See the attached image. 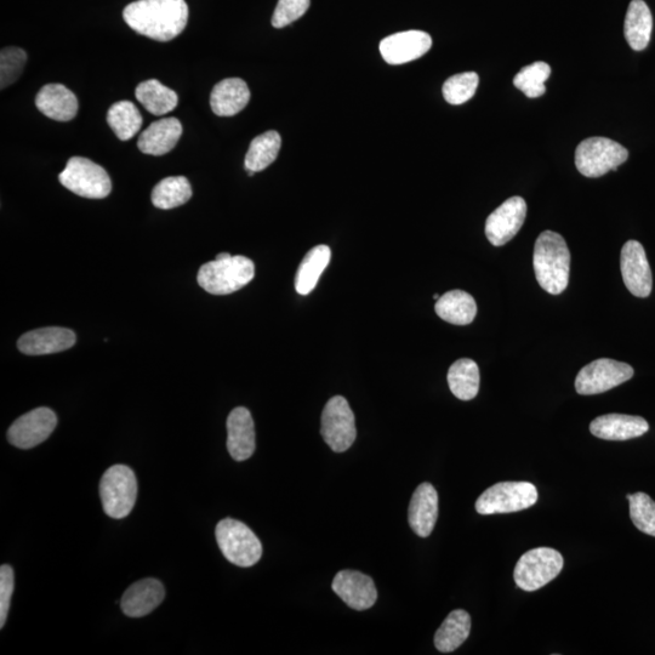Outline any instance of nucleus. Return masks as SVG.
I'll return each mask as SVG.
<instances>
[{"instance_id": "nucleus-1", "label": "nucleus", "mask_w": 655, "mask_h": 655, "mask_svg": "<svg viewBox=\"0 0 655 655\" xmlns=\"http://www.w3.org/2000/svg\"><path fill=\"white\" fill-rule=\"evenodd\" d=\"M123 19L141 36L170 42L185 30L189 7L185 0H138L124 9Z\"/></svg>"}, {"instance_id": "nucleus-2", "label": "nucleus", "mask_w": 655, "mask_h": 655, "mask_svg": "<svg viewBox=\"0 0 655 655\" xmlns=\"http://www.w3.org/2000/svg\"><path fill=\"white\" fill-rule=\"evenodd\" d=\"M533 264L539 286L552 295L568 287L571 253L565 238L554 231H544L535 242Z\"/></svg>"}, {"instance_id": "nucleus-3", "label": "nucleus", "mask_w": 655, "mask_h": 655, "mask_svg": "<svg viewBox=\"0 0 655 655\" xmlns=\"http://www.w3.org/2000/svg\"><path fill=\"white\" fill-rule=\"evenodd\" d=\"M254 262L246 256H230L224 260L208 262L199 269L197 281L205 292L227 295L238 292L253 281Z\"/></svg>"}, {"instance_id": "nucleus-4", "label": "nucleus", "mask_w": 655, "mask_h": 655, "mask_svg": "<svg viewBox=\"0 0 655 655\" xmlns=\"http://www.w3.org/2000/svg\"><path fill=\"white\" fill-rule=\"evenodd\" d=\"M216 541L226 560L238 567H252L260 561L262 545L247 524L225 518L215 529Z\"/></svg>"}, {"instance_id": "nucleus-5", "label": "nucleus", "mask_w": 655, "mask_h": 655, "mask_svg": "<svg viewBox=\"0 0 655 655\" xmlns=\"http://www.w3.org/2000/svg\"><path fill=\"white\" fill-rule=\"evenodd\" d=\"M100 498L107 516L115 520L127 517L138 498V480L134 471L125 465L111 466L101 478Z\"/></svg>"}, {"instance_id": "nucleus-6", "label": "nucleus", "mask_w": 655, "mask_h": 655, "mask_svg": "<svg viewBox=\"0 0 655 655\" xmlns=\"http://www.w3.org/2000/svg\"><path fill=\"white\" fill-rule=\"evenodd\" d=\"M538 491L529 482H500L488 488L476 501L480 515L511 514L523 511L537 503Z\"/></svg>"}, {"instance_id": "nucleus-7", "label": "nucleus", "mask_w": 655, "mask_h": 655, "mask_svg": "<svg viewBox=\"0 0 655 655\" xmlns=\"http://www.w3.org/2000/svg\"><path fill=\"white\" fill-rule=\"evenodd\" d=\"M629 152L607 138H590L580 142L575 151V165L586 178H600L626 162Z\"/></svg>"}, {"instance_id": "nucleus-8", "label": "nucleus", "mask_w": 655, "mask_h": 655, "mask_svg": "<svg viewBox=\"0 0 655 655\" xmlns=\"http://www.w3.org/2000/svg\"><path fill=\"white\" fill-rule=\"evenodd\" d=\"M565 561L560 552L537 548L523 554L517 562L514 578L518 588L532 592L548 585L561 573Z\"/></svg>"}, {"instance_id": "nucleus-9", "label": "nucleus", "mask_w": 655, "mask_h": 655, "mask_svg": "<svg viewBox=\"0 0 655 655\" xmlns=\"http://www.w3.org/2000/svg\"><path fill=\"white\" fill-rule=\"evenodd\" d=\"M59 180L67 190L84 198L102 199L112 191L110 175L88 158L72 157L59 175Z\"/></svg>"}, {"instance_id": "nucleus-10", "label": "nucleus", "mask_w": 655, "mask_h": 655, "mask_svg": "<svg viewBox=\"0 0 655 655\" xmlns=\"http://www.w3.org/2000/svg\"><path fill=\"white\" fill-rule=\"evenodd\" d=\"M321 434L324 442L335 453L346 452L356 441L357 430L355 414L346 398H330L323 409Z\"/></svg>"}, {"instance_id": "nucleus-11", "label": "nucleus", "mask_w": 655, "mask_h": 655, "mask_svg": "<svg viewBox=\"0 0 655 655\" xmlns=\"http://www.w3.org/2000/svg\"><path fill=\"white\" fill-rule=\"evenodd\" d=\"M632 377L634 369L629 364L601 358L580 370L575 379V390L583 396L598 395L626 383Z\"/></svg>"}, {"instance_id": "nucleus-12", "label": "nucleus", "mask_w": 655, "mask_h": 655, "mask_svg": "<svg viewBox=\"0 0 655 655\" xmlns=\"http://www.w3.org/2000/svg\"><path fill=\"white\" fill-rule=\"evenodd\" d=\"M58 425V418L50 408H37L22 415L10 426L8 441L16 448L31 449L47 441Z\"/></svg>"}, {"instance_id": "nucleus-13", "label": "nucleus", "mask_w": 655, "mask_h": 655, "mask_svg": "<svg viewBox=\"0 0 655 655\" xmlns=\"http://www.w3.org/2000/svg\"><path fill=\"white\" fill-rule=\"evenodd\" d=\"M527 204L522 197H511L488 216L486 236L494 247H501L514 238L526 220Z\"/></svg>"}, {"instance_id": "nucleus-14", "label": "nucleus", "mask_w": 655, "mask_h": 655, "mask_svg": "<svg viewBox=\"0 0 655 655\" xmlns=\"http://www.w3.org/2000/svg\"><path fill=\"white\" fill-rule=\"evenodd\" d=\"M620 267L626 288L637 298H647L651 295L653 278L651 266L646 250L637 241H628L624 244L620 255Z\"/></svg>"}, {"instance_id": "nucleus-15", "label": "nucleus", "mask_w": 655, "mask_h": 655, "mask_svg": "<svg viewBox=\"0 0 655 655\" xmlns=\"http://www.w3.org/2000/svg\"><path fill=\"white\" fill-rule=\"evenodd\" d=\"M431 47L430 34L423 31H406L383 39L379 49L387 64L403 65L423 58Z\"/></svg>"}, {"instance_id": "nucleus-16", "label": "nucleus", "mask_w": 655, "mask_h": 655, "mask_svg": "<svg viewBox=\"0 0 655 655\" xmlns=\"http://www.w3.org/2000/svg\"><path fill=\"white\" fill-rule=\"evenodd\" d=\"M332 588L347 606L356 611H366L378 600L374 580L366 574L350 569L335 575Z\"/></svg>"}, {"instance_id": "nucleus-17", "label": "nucleus", "mask_w": 655, "mask_h": 655, "mask_svg": "<svg viewBox=\"0 0 655 655\" xmlns=\"http://www.w3.org/2000/svg\"><path fill=\"white\" fill-rule=\"evenodd\" d=\"M76 344V334L71 329L48 327L32 330L17 341L19 350L27 356L51 355L70 350Z\"/></svg>"}, {"instance_id": "nucleus-18", "label": "nucleus", "mask_w": 655, "mask_h": 655, "mask_svg": "<svg viewBox=\"0 0 655 655\" xmlns=\"http://www.w3.org/2000/svg\"><path fill=\"white\" fill-rule=\"evenodd\" d=\"M255 425L249 410L238 407L227 418V451L236 461L248 460L255 452Z\"/></svg>"}, {"instance_id": "nucleus-19", "label": "nucleus", "mask_w": 655, "mask_h": 655, "mask_svg": "<svg viewBox=\"0 0 655 655\" xmlns=\"http://www.w3.org/2000/svg\"><path fill=\"white\" fill-rule=\"evenodd\" d=\"M649 425L641 417L625 414H607L590 424L591 434L606 441H628L647 434Z\"/></svg>"}, {"instance_id": "nucleus-20", "label": "nucleus", "mask_w": 655, "mask_h": 655, "mask_svg": "<svg viewBox=\"0 0 655 655\" xmlns=\"http://www.w3.org/2000/svg\"><path fill=\"white\" fill-rule=\"evenodd\" d=\"M438 517V494L430 483H423L410 500L408 521L410 528L421 538L434 532Z\"/></svg>"}, {"instance_id": "nucleus-21", "label": "nucleus", "mask_w": 655, "mask_h": 655, "mask_svg": "<svg viewBox=\"0 0 655 655\" xmlns=\"http://www.w3.org/2000/svg\"><path fill=\"white\" fill-rule=\"evenodd\" d=\"M165 597L164 586L157 579H144L130 586L121 601L122 611L130 618H141L152 613Z\"/></svg>"}, {"instance_id": "nucleus-22", "label": "nucleus", "mask_w": 655, "mask_h": 655, "mask_svg": "<svg viewBox=\"0 0 655 655\" xmlns=\"http://www.w3.org/2000/svg\"><path fill=\"white\" fill-rule=\"evenodd\" d=\"M36 106L44 116L58 122H70L78 112L77 96L65 85L56 83L39 90Z\"/></svg>"}, {"instance_id": "nucleus-23", "label": "nucleus", "mask_w": 655, "mask_h": 655, "mask_svg": "<svg viewBox=\"0 0 655 655\" xmlns=\"http://www.w3.org/2000/svg\"><path fill=\"white\" fill-rule=\"evenodd\" d=\"M182 135V125L179 119L164 118L153 122L150 127L142 131L138 140V147L142 153L151 156L167 155Z\"/></svg>"}, {"instance_id": "nucleus-24", "label": "nucleus", "mask_w": 655, "mask_h": 655, "mask_svg": "<svg viewBox=\"0 0 655 655\" xmlns=\"http://www.w3.org/2000/svg\"><path fill=\"white\" fill-rule=\"evenodd\" d=\"M250 101V90L241 78H227L216 84L210 106L216 116L232 117L238 115L247 107Z\"/></svg>"}, {"instance_id": "nucleus-25", "label": "nucleus", "mask_w": 655, "mask_h": 655, "mask_svg": "<svg viewBox=\"0 0 655 655\" xmlns=\"http://www.w3.org/2000/svg\"><path fill=\"white\" fill-rule=\"evenodd\" d=\"M653 17L643 0H632L625 17L624 34L626 42L635 51H642L651 42Z\"/></svg>"}, {"instance_id": "nucleus-26", "label": "nucleus", "mask_w": 655, "mask_h": 655, "mask_svg": "<svg viewBox=\"0 0 655 655\" xmlns=\"http://www.w3.org/2000/svg\"><path fill=\"white\" fill-rule=\"evenodd\" d=\"M435 310L443 321L455 326H467L474 322L477 305L474 298L463 290H452L437 300Z\"/></svg>"}, {"instance_id": "nucleus-27", "label": "nucleus", "mask_w": 655, "mask_h": 655, "mask_svg": "<svg viewBox=\"0 0 655 655\" xmlns=\"http://www.w3.org/2000/svg\"><path fill=\"white\" fill-rule=\"evenodd\" d=\"M135 96L140 104L155 116L167 115L179 104L178 94L157 79L140 83L135 90Z\"/></svg>"}, {"instance_id": "nucleus-28", "label": "nucleus", "mask_w": 655, "mask_h": 655, "mask_svg": "<svg viewBox=\"0 0 655 655\" xmlns=\"http://www.w3.org/2000/svg\"><path fill=\"white\" fill-rule=\"evenodd\" d=\"M471 617L470 614L457 609L448 615L446 620L437 630L435 635V646L442 653H451L458 649L470 636Z\"/></svg>"}, {"instance_id": "nucleus-29", "label": "nucleus", "mask_w": 655, "mask_h": 655, "mask_svg": "<svg viewBox=\"0 0 655 655\" xmlns=\"http://www.w3.org/2000/svg\"><path fill=\"white\" fill-rule=\"evenodd\" d=\"M332 252L327 246H317L306 254L296 273L295 288L300 295H309L327 269Z\"/></svg>"}, {"instance_id": "nucleus-30", "label": "nucleus", "mask_w": 655, "mask_h": 655, "mask_svg": "<svg viewBox=\"0 0 655 655\" xmlns=\"http://www.w3.org/2000/svg\"><path fill=\"white\" fill-rule=\"evenodd\" d=\"M448 384L453 395L461 401L474 400L480 390V369L470 358H461L448 372Z\"/></svg>"}, {"instance_id": "nucleus-31", "label": "nucleus", "mask_w": 655, "mask_h": 655, "mask_svg": "<svg viewBox=\"0 0 655 655\" xmlns=\"http://www.w3.org/2000/svg\"><path fill=\"white\" fill-rule=\"evenodd\" d=\"M282 138L275 130L266 131L252 141L247 152L246 169L248 172L259 173L276 161L281 150Z\"/></svg>"}, {"instance_id": "nucleus-32", "label": "nucleus", "mask_w": 655, "mask_h": 655, "mask_svg": "<svg viewBox=\"0 0 655 655\" xmlns=\"http://www.w3.org/2000/svg\"><path fill=\"white\" fill-rule=\"evenodd\" d=\"M192 187L185 176H170L159 181L152 191V203L158 209L169 210L190 201Z\"/></svg>"}, {"instance_id": "nucleus-33", "label": "nucleus", "mask_w": 655, "mask_h": 655, "mask_svg": "<svg viewBox=\"0 0 655 655\" xmlns=\"http://www.w3.org/2000/svg\"><path fill=\"white\" fill-rule=\"evenodd\" d=\"M107 123L119 140L128 141L139 133L142 116L133 102L118 101L108 110Z\"/></svg>"}, {"instance_id": "nucleus-34", "label": "nucleus", "mask_w": 655, "mask_h": 655, "mask_svg": "<svg viewBox=\"0 0 655 655\" xmlns=\"http://www.w3.org/2000/svg\"><path fill=\"white\" fill-rule=\"evenodd\" d=\"M551 76V67L546 62L538 61L523 67L514 78V84L527 98L537 99L545 94V82Z\"/></svg>"}, {"instance_id": "nucleus-35", "label": "nucleus", "mask_w": 655, "mask_h": 655, "mask_svg": "<svg viewBox=\"0 0 655 655\" xmlns=\"http://www.w3.org/2000/svg\"><path fill=\"white\" fill-rule=\"evenodd\" d=\"M478 82L480 78L475 72L455 74L443 84L444 99L451 105H463L474 98Z\"/></svg>"}, {"instance_id": "nucleus-36", "label": "nucleus", "mask_w": 655, "mask_h": 655, "mask_svg": "<svg viewBox=\"0 0 655 655\" xmlns=\"http://www.w3.org/2000/svg\"><path fill=\"white\" fill-rule=\"evenodd\" d=\"M630 517L642 533L655 537V501L645 493L629 494Z\"/></svg>"}, {"instance_id": "nucleus-37", "label": "nucleus", "mask_w": 655, "mask_h": 655, "mask_svg": "<svg viewBox=\"0 0 655 655\" xmlns=\"http://www.w3.org/2000/svg\"><path fill=\"white\" fill-rule=\"evenodd\" d=\"M27 54L25 50L8 47L0 53V88H8L20 78L26 66Z\"/></svg>"}, {"instance_id": "nucleus-38", "label": "nucleus", "mask_w": 655, "mask_h": 655, "mask_svg": "<svg viewBox=\"0 0 655 655\" xmlns=\"http://www.w3.org/2000/svg\"><path fill=\"white\" fill-rule=\"evenodd\" d=\"M311 0H278L272 16V26L284 28L299 20L309 10Z\"/></svg>"}, {"instance_id": "nucleus-39", "label": "nucleus", "mask_w": 655, "mask_h": 655, "mask_svg": "<svg viewBox=\"0 0 655 655\" xmlns=\"http://www.w3.org/2000/svg\"><path fill=\"white\" fill-rule=\"evenodd\" d=\"M14 586V569L9 565H3L0 567V628L2 629L7 623Z\"/></svg>"}, {"instance_id": "nucleus-40", "label": "nucleus", "mask_w": 655, "mask_h": 655, "mask_svg": "<svg viewBox=\"0 0 655 655\" xmlns=\"http://www.w3.org/2000/svg\"><path fill=\"white\" fill-rule=\"evenodd\" d=\"M230 256H232V255H230L229 253H221L219 255H216L215 259L216 260H224V259L230 258Z\"/></svg>"}, {"instance_id": "nucleus-41", "label": "nucleus", "mask_w": 655, "mask_h": 655, "mask_svg": "<svg viewBox=\"0 0 655 655\" xmlns=\"http://www.w3.org/2000/svg\"><path fill=\"white\" fill-rule=\"evenodd\" d=\"M440 298H441L440 295H438V294H435V295H434V299H435V300H438V299H440Z\"/></svg>"}]
</instances>
